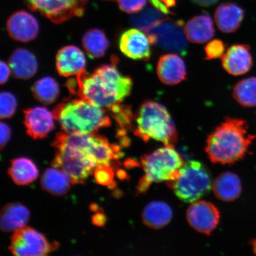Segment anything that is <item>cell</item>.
Masks as SVG:
<instances>
[{
  "label": "cell",
  "mask_w": 256,
  "mask_h": 256,
  "mask_svg": "<svg viewBox=\"0 0 256 256\" xmlns=\"http://www.w3.org/2000/svg\"><path fill=\"white\" fill-rule=\"evenodd\" d=\"M116 62L114 60L112 64L98 67L90 74L85 70L76 76V82L70 83V89L75 91L80 98L116 114L133 86L132 79L123 76L117 69Z\"/></svg>",
  "instance_id": "cell-1"
},
{
  "label": "cell",
  "mask_w": 256,
  "mask_h": 256,
  "mask_svg": "<svg viewBox=\"0 0 256 256\" xmlns=\"http://www.w3.org/2000/svg\"><path fill=\"white\" fill-rule=\"evenodd\" d=\"M256 137L248 134L247 122L227 118L208 138V158L214 163L232 164L244 158Z\"/></svg>",
  "instance_id": "cell-2"
},
{
  "label": "cell",
  "mask_w": 256,
  "mask_h": 256,
  "mask_svg": "<svg viewBox=\"0 0 256 256\" xmlns=\"http://www.w3.org/2000/svg\"><path fill=\"white\" fill-rule=\"evenodd\" d=\"M52 112L64 132L68 134L96 133L111 124L104 108L82 98L66 99Z\"/></svg>",
  "instance_id": "cell-3"
},
{
  "label": "cell",
  "mask_w": 256,
  "mask_h": 256,
  "mask_svg": "<svg viewBox=\"0 0 256 256\" xmlns=\"http://www.w3.org/2000/svg\"><path fill=\"white\" fill-rule=\"evenodd\" d=\"M135 120L136 126L134 134L144 142L152 139L171 146L177 142L178 132L171 115L158 102H144L137 111Z\"/></svg>",
  "instance_id": "cell-4"
},
{
  "label": "cell",
  "mask_w": 256,
  "mask_h": 256,
  "mask_svg": "<svg viewBox=\"0 0 256 256\" xmlns=\"http://www.w3.org/2000/svg\"><path fill=\"white\" fill-rule=\"evenodd\" d=\"M52 146L56 150L52 162V167L65 172L74 184L84 183L98 167L90 150L84 144L55 139Z\"/></svg>",
  "instance_id": "cell-5"
},
{
  "label": "cell",
  "mask_w": 256,
  "mask_h": 256,
  "mask_svg": "<svg viewBox=\"0 0 256 256\" xmlns=\"http://www.w3.org/2000/svg\"><path fill=\"white\" fill-rule=\"evenodd\" d=\"M174 147L165 146L143 156L140 162L144 174L138 185V193H144L152 184L170 182L178 177L185 162Z\"/></svg>",
  "instance_id": "cell-6"
},
{
  "label": "cell",
  "mask_w": 256,
  "mask_h": 256,
  "mask_svg": "<svg viewBox=\"0 0 256 256\" xmlns=\"http://www.w3.org/2000/svg\"><path fill=\"white\" fill-rule=\"evenodd\" d=\"M168 184L179 199L187 203L200 199L212 186L209 172L201 162L196 161L185 162L178 177L168 182Z\"/></svg>",
  "instance_id": "cell-7"
},
{
  "label": "cell",
  "mask_w": 256,
  "mask_h": 256,
  "mask_svg": "<svg viewBox=\"0 0 256 256\" xmlns=\"http://www.w3.org/2000/svg\"><path fill=\"white\" fill-rule=\"evenodd\" d=\"M184 22L165 18L145 32L152 44L184 56L188 52Z\"/></svg>",
  "instance_id": "cell-8"
},
{
  "label": "cell",
  "mask_w": 256,
  "mask_h": 256,
  "mask_svg": "<svg viewBox=\"0 0 256 256\" xmlns=\"http://www.w3.org/2000/svg\"><path fill=\"white\" fill-rule=\"evenodd\" d=\"M88 0H24L32 11L40 12L54 24H62L74 17H80Z\"/></svg>",
  "instance_id": "cell-9"
},
{
  "label": "cell",
  "mask_w": 256,
  "mask_h": 256,
  "mask_svg": "<svg viewBox=\"0 0 256 256\" xmlns=\"http://www.w3.org/2000/svg\"><path fill=\"white\" fill-rule=\"evenodd\" d=\"M57 242L50 243L46 236L30 227L16 230L11 238L9 249L17 256H46L58 247Z\"/></svg>",
  "instance_id": "cell-10"
},
{
  "label": "cell",
  "mask_w": 256,
  "mask_h": 256,
  "mask_svg": "<svg viewBox=\"0 0 256 256\" xmlns=\"http://www.w3.org/2000/svg\"><path fill=\"white\" fill-rule=\"evenodd\" d=\"M186 217L192 228L198 232L210 235L219 223L220 214L213 204L197 200L188 207Z\"/></svg>",
  "instance_id": "cell-11"
},
{
  "label": "cell",
  "mask_w": 256,
  "mask_h": 256,
  "mask_svg": "<svg viewBox=\"0 0 256 256\" xmlns=\"http://www.w3.org/2000/svg\"><path fill=\"white\" fill-rule=\"evenodd\" d=\"M145 34L137 28L124 32L120 40L121 52L132 60H149L152 56L151 42Z\"/></svg>",
  "instance_id": "cell-12"
},
{
  "label": "cell",
  "mask_w": 256,
  "mask_h": 256,
  "mask_svg": "<svg viewBox=\"0 0 256 256\" xmlns=\"http://www.w3.org/2000/svg\"><path fill=\"white\" fill-rule=\"evenodd\" d=\"M55 117L46 108L36 106L24 110V124L28 135L34 139H42L54 128Z\"/></svg>",
  "instance_id": "cell-13"
},
{
  "label": "cell",
  "mask_w": 256,
  "mask_h": 256,
  "mask_svg": "<svg viewBox=\"0 0 256 256\" xmlns=\"http://www.w3.org/2000/svg\"><path fill=\"white\" fill-rule=\"evenodd\" d=\"M7 30L12 39L28 42L36 38L40 25L33 15L22 10L14 12L8 19Z\"/></svg>",
  "instance_id": "cell-14"
},
{
  "label": "cell",
  "mask_w": 256,
  "mask_h": 256,
  "mask_svg": "<svg viewBox=\"0 0 256 256\" xmlns=\"http://www.w3.org/2000/svg\"><path fill=\"white\" fill-rule=\"evenodd\" d=\"M156 73L163 84L174 86L184 81L186 78V67L180 56L168 54L160 58Z\"/></svg>",
  "instance_id": "cell-15"
},
{
  "label": "cell",
  "mask_w": 256,
  "mask_h": 256,
  "mask_svg": "<svg viewBox=\"0 0 256 256\" xmlns=\"http://www.w3.org/2000/svg\"><path fill=\"white\" fill-rule=\"evenodd\" d=\"M250 48L247 44H234L227 50L222 58L224 70L230 74L238 76L247 73L252 66Z\"/></svg>",
  "instance_id": "cell-16"
},
{
  "label": "cell",
  "mask_w": 256,
  "mask_h": 256,
  "mask_svg": "<svg viewBox=\"0 0 256 256\" xmlns=\"http://www.w3.org/2000/svg\"><path fill=\"white\" fill-rule=\"evenodd\" d=\"M86 59L84 53L78 47H64L57 54L56 67L60 76L68 78L78 76L85 71Z\"/></svg>",
  "instance_id": "cell-17"
},
{
  "label": "cell",
  "mask_w": 256,
  "mask_h": 256,
  "mask_svg": "<svg viewBox=\"0 0 256 256\" xmlns=\"http://www.w3.org/2000/svg\"><path fill=\"white\" fill-rule=\"evenodd\" d=\"M244 12L239 6L232 2H224L218 7L215 20L219 30L226 34L234 33L241 26Z\"/></svg>",
  "instance_id": "cell-18"
},
{
  "label": "cell",
  "mask_w": 256,
  "mask_h": 256,
  "mask_svg": "<svg viewBox=\"0 0 256 256\" xmlns=\"http://www.w3.org/2000/svg\"><path fill=\"white\" fill-rule=\"evenodd\" d=\"M187 40L194 44H204L215 36L216 30L212 18L206 14L194 16L184 27Z\"/></svg>",
  "instance_id": "cell-19"
},
{
  "label": "cell",
  "mask_w": 256,
  "mask_h": 256,
  "mask_svg": "<svg viewBox=\"0 0 256 256\" xmlns=\"http://www.w3.org/2000/svg\"><path fill=\"white\" fill-rule=\"evenodd\" d=\"M8 65L16 78L22 80L30 78L37 72L38 62L30 51L18 48L12 54Z\"/></svg>",
  "instance_id": "cell-20"
},
{
  "label": "cell",
  "mask_w": 256,
  "mask_h": 256,
  "mask_svg": "<svg viewBox=\"0 0 256 256\" xmlns=\"http://www.w3.org/2000/svg\"><path fill=\"white\" fill-rule=\"evenodd\" d=\"M30 212L26 207L18 203L8 204L2 208L0 224L4 232H15L26 225Z\"/></svg>",
  "instance_id": "cell-21"
},
{
  "label": "cell",
  "mask_w": 256,
  "mask_h": 256,
  "mask_svg": "<svg viewBox=\"0 0 256 256\" xmlns=\"http://www.w3.org/2000/svg\"><path fill=\"white\" fill-rule=\"evenodd\" d=\"M214 194L223 201L234 200L242 192V184L238 176L232 172H225L220 174L212 186Z\"/></svg>",
  "instance_id": "cell-22"
},
{
  "label": "cell",
  "mask_w": 256,
  "mask_h": 256,
  "mask_svg": "<svg viewBox=\"0 0 256 256\" xmlns=\"http://www.w3.org/2000/svg\"><path fill=\"white\" fill-rule=\"evenodd\" d=\"M71 184V179L65 172L54 167L46 169L41 178L43 190L56 196L66 194Z\"/></svg>",
  "instance_id": "cell-23"
},
{
  "label": "cell",
  "mask_w": 256,
  "mask_h": 256,
  "mask_svg": "<svg viewBox=\"0 0 256 256\" xmlns=\"http://www.w3.org/2000/svg\"><path fill=\"white\" fill-rule=\"evenodd\" d=\"M171 208L162 202H153L147 206L142 214L144 224L150 228L158 229L162 228L172 218Z\"/></svg>",
  "instance_id": "cell-24"
},
{
  "label": "cell",
  "mask_w": 256,
  "mask_h": 256,
  "mask_svg": "<svg viewBox=\"0 0 256 256\" xmlns=\"http://www.w3.org/2000/svg\"><path fill=\"white\" fill-rule=\"evenodd\" d=\"M8 174L16 184L27 185L36 180L39 172L31 160L21 158L12 160Z\"/></svg>",
  "instance_id": "cell-25"
},
{
  "label": "cell",
  "mask_w": 256,
  "mask_h": 256,
  "mask_svg": "<svg viewBox=\"0 0 256 256\" xmlns=\"http://www.w3.org/2000/svg\"><path fill=\"white\" fill-rule=\"evenodd\" d=\"M82 42L88 55L94 59L104 56L110 46L104 32L98 28H92L86 32Z\"/></svg>",
  "instance_id": "cell-26"
},
{
  "label": "cell",
  "mask_w": 256,
  "mask_h": 256,
  "mask_svg": "<svg viewBox=\"0 0 256 256\" xmlns=\"http://www.w3.org/2000/svg\"><path fill=\"white\" fill-rule=\"evenodd\" d=\"M34 98L42 104H50L55 102L60 94V87L55 79L46 76L38 80L32 88Z\"/></svg>",
  "instance_id": "cell-27"
},
{
  "label": "cell",
  "mask_w": 256,
  "mask_h": 256,
  "mask_svg": "<svg viewBox=\"0 0 256 256\" xmlns=\"http://www.w3.org/2000/svg\"><path fill=\"white\" fill-rule=\"evenodd\" d=\"M233 97L244 107L256 106V78L241 80L233 88Z\"/></svg>",
  "instance_id": "cell-28"
},
{
  "label": "cell",
  "mask_w": 256,
  "mask_h": 256,
  "mask_svg": "<svg viewBox=\"0 0 256 256\" xmlns=\"http://www.w3.org/2000/svg\"><path fill=\"white\" fill-rule=\"evenodd\" d=\"M138 14L131 18L130 22L134 27L143 30L144 32L165 18L166 16L154 6L153 8H147Z\"/></svg>",
  "instance_id": "cell-29"
},
{
  "label": "cell",
  "mask_w": 256,
  "mask_h": 256,
  "mask_svg": "<svg viewBox=\"0 0 256 256\" xmlns=\"http://www.w3.org/2000/svg\"><path fill=\"white\" fill-rule=\"evenodd\" d=\"M17 108L15 96L8 92H2L0 94V116L2 119L11 118Z\"/></svg>",
  "instance_id": "cell-30"
},
{
  "label": "cell",
  "mask_w": 256,
  "mask_h": 256,
  "mask_svg": "<svg viewBox=\"0 0 256 256\" xmlns=\"http://www.w3.org/2000/svg\"><path fill=\"white\" fill-rule=\"evenodd\" d=\"M94 178L97 183L100 185L108 186L114 188V172L110 166H100L95 169Z\"/></svg>",
  "instance_id": "cell-31"
},
{
  "label": "cell",
  "mask_w": 256,
  "mask_h": 256,
  "mask_svg": "<svg viewBox=\"0 0 256 256\" xmlns=\"http://www.w3.org/2000/svg\"><path fill=\"white\" fill-rule=\"evenodd\" d=\"M226 44L222 40H214L210 42L204 47L206 60H212L222 58L225 53Z\"/></svg>",
  "instance_id": "cell-32"
},
{
  "label": "cell",
  "mask_w": 256,
  "mask_h": 256,
  "mask_svg": "<svg viewBox=\"0 0 256 256\" xmlns=\"http://www.w3.org/2000/svg\"><path fill=\"white\" fill-rule=\"evenodd\" d=\"M148 0H118L122 11L128 14H137L146 7Z\"/></svg>",
  "instance_id": "cell-33"
},
{
  "label": "cell",
  "mask_w": 256,
  "mask_h": 256,
  "mask_svg": "<svg viewBox=\"0 0 256 256\" xmlns=\"http://www.w3.org/2000/svg\"><path fill=\"white\" fill-rule=\"evenodd\" d=\"M1 130V148L2 149L8 144L11 136V130L8 124L4 122L1 123L0 126Z\"/></svg>",
  "instance_id": "cell-34"
},
{
  "label": "cell",
  "mask_w": 256,
  "mask_h": 256,
  "mask_svg": "<svg viewBox=\"0 0 256 256\" xmlns=\"http://www.w3.org/2000/svg\"><path fill=\"white\" fill-rule=\"evenodd\" d=\"M0 82L1 84H4L5 82H8L10 75L12 72L10 66L7 63L4 62H2L0 64Z\"/></svg>",
  "instance_id": "cell-35"
},
{
  "label": "cell",
  "mask_w": 256,
  "mask_h": 256,
  "mask_svg": "<svg viewBox=\"0 0 256 256\" xmlns=\"http://www.w3.org/2000/svg\"><path fill=\"white\" fill-rule=\"evenodd\" d=\"M106 222V218L104 214L97 213L94 214L92 217V222L94 225L98 226H104Z\"/></svg>",
  "instance_id": "cell-36"
},
{
  "label": "cell",
  "mask_w": 256,
  "mask_h": 256,
  "mask_svg": "<svg viewBox=\"0 0 256 256\" xmlns=\"http://www.w3.org/2000/svg\"><path fill=\"white\" fill-rule=\"evenodd\" d=\"M195 4L203 6V7H210L216 4L219 0H192Z\"/></svg>",
  "instance_id": "cell-37"
},
{
  "label": "cell",
  "mask_w": 256,
  "mask_h": 256,
  "mask_svg": "<svg viewBox=\"0 0 256 256\" xmlns=\"http://www.w3.org/2000/svg\"><path fill=\"white\" fill-rule=\"evenodd\" d=\"M162 1L168 8L174 7L176 5V0H162Z\"/></svg>",
  "instance_id": "cell-38"
},
{
  "label": "cell",
  "mask_w": 256,
  "mask_h": 256,
  "mask_svg": "<svg viewBox=\"0 0 256 256\" xmlns=\"http://www.w3.org/2000/svg\"><path fill=\"white\" fill-rule=\"evenodd\" d=\"M252 250H254V252L256 254V240H252Z\"/></svg>",
  "instance_id": "cell-39"
},
{
  "label": "cell",
  "mask_w": 256,
  "mask_h": 256,
  "mask_svg": "<svg viewBox=\"0 0 256 256\" xmlns=\"http://www.w3.org/2000/svg\"><path fill=\"white\" fill-rule=\"evenodd\" d=\"M105 1L115 2V1H118V0H105Z\"/></svg>",
  "instance_id": "cell-40"
}]
</instances>
